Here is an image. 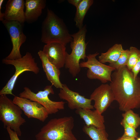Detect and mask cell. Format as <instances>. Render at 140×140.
Masks as SVG:
<instances>
[{
	"mask_svg": "<svg viewBox=\"0 0 140 140\" xmlns=\"http://www.w3.org/2000/svg\"><path fill=\"white\" fill-rule=\"evenodd\" d=\"M109 85L120 110L124 112L140 108V77L135 79L125 66L112 73Z\"/></svg>",
	"mask_w": 140,
	"mask_h": 140,
	"instance_id": "6da1fadb",
	"label": "cell"
},
{
	"mask_svg": "<svg viewBox=\"0 0 140 140\" xmlns=\"http://www.w3.org/2000/svg\"><path fill=\"white\" fill-rule=\"evenodd\" d=\"M73 40L63 19L47 9L46 17L42 24L41 42L46 44L57 42L66 46Z\"/></svg>",
	"mask_w": 140,
	"mask_h": 140,
	"instance_id": "7a4b0ae2",
	"label": "cell"
},
{
	"mask_svg": "<svg viewBox=\"0 0 140 140\" xmlns=\"http://www.w3.org/2000/svg\"><path fill=\"white\" fill-rule=\"evenodd\" d=\"M74 120L72 116L50 120L35 136L37 140H78L72 130Z\"/></svg>",
	"mask_w": 140,
	"mask_h": 140,
	"instance_id": "3957f363",
	"label": "cell"
},
{
	"mask_svg": "<svg viewBox=\"0 0 140 140\" xmlns=\"http://www.w3.org/2000/svg\"><path fill=\"white\" fill-rule=\"evenodd\" d=\"M87 31L85 25L77 32L71 34L73 39L70 44L72 51L70 54L66 53L65 66L73 77L80 72V60L85 61L87 58L86 51L87 43L85 41Z\"/></svg>",
	"mask_w": 140,
	"mask_h": 140,
	"instance_id": "277c9868",
	"label": "cell"
},
{
	"mask_svg": "<svg viewBox=\"0 0 140 140\" xmlns=\"http://www.w3.org/2000/svg\"><path fill=\"white\" fill-rule=\"evenodd\" d=\"M22 110L6 95L0 96V120L5 127H8L19 136L22 135L20 126L26 122L22 116Z\"/></svg>",
	"mask_w": 140,
	"mask_h": 140,
	"instance_id": "5b68a950",
	"label": "cell"
},
{
	"mask_svg": "<svg viewBox=\"0 0 140 140\" xmlns=\"http://www.w3.org/2000/svg\"><path fill=\"white\" fill-rule=\"evenodd\" d=\"M3 63L13 66L15 69V73L6 85L0 91V95L10 94L15 96L12 93L16 81L18 76L22 73L26 71L32 72L36 74L39 72L40 68L35 62L31 53L27 52L21 58L14 60H2Z\"/></svg>",
	"mask_w": 140,
	"mask_h": 140,
	"instance_id": "8992f818",
	"label": "cell"
},
{
	"mask_svg": "<svg viewBox=\"0 0 140 140\" xmlns=\"http://www.w3.org/2000/svg\"><path fill=\"white\" fill-rule=\"evenodd\" d=\"M54 93L51 85L46 86L43 90L39 91L37 93H34L29 88L25 87L23 91L19 93V96L38 102L46 109L49 115L55 114L65 108V102L54 101L49 98L48 95Z\"/></svg>",
	"mask_w": 140,
	"mask_h": 140,
	"instance_id": "52a82bcc",
	"label": "cell"
},
{
	"mask_svg": "<svg viewBox=\"0 0 140 140\" xmlns=\"http://www.w3.org/2000/svg\"><path fill=\"white\" fill-rule=\"evenodd\" d=\"M99 54L97 52L87 55V60L80 63L81 68H88L87 76L90 79H98L103 83L111 81L112 72L116 69L109 65L103 64L97 60L96 56Z\"/></svg>",
	"mask_w": 140,
	"mask_h": 140,
	"instance_id": "ba28073f",
	"label": "cell"
},
{
	"mask_svg": "<svg viewBox=\"0 0 140 140\" xmlns=\"http://www.w3.org/2000/svg\"><path fill=\"white\" fill-rule=\"evenodd\" d=\"M2 22L9 33L12 45L11 52L5 59L14 60L21 58L20 48L26 39L23 32V24L18 21H8L5 19Z\"/></svg>",
	"mask_w": 140,
	"mask_h": 140,
	"instance_id": "9c48e42d",
	"label": "cell"
},
{
	"mask_svg": "<svg viewBox=\"0 0 140 140\" xmlns=\"http://www.w3.org/2000/svg\"><path fill=\"white\" fill-rule=\"evenodd\" d=\"M12 101L28 118H36L44 122L49 115L46 109L37 102L15 96Z\"/></svg>",
	"mask_w": 140,
	"mask_h": 140,
	"instance_id": "30bf717a",
	"label": "cell"
},
{
	"mask_svg": "<svg viewBox=\"0 0 140 140\" xmlns=\"http://www.w3.org/2000/svg\"><path fill=\"white\" fill-rule=\"evenodd\" d=\"M58 95L60 99L67 102L68 106L71 110L94 108L91 99L86 98L79 93L71 90L66 84H63V87L60 89Z\"/></svg>",
	"mask_w": 140,
	"mask_h": 140,
	"instance_id": "8fae6325",
	"label": "cell"
},
{
	"mask_svg": "<svg viewBox=\"0 0 140 140\" xmlns=\"http://www.w3.org/2000/svg\"><path fill=\"white\" fill-rule=\"evenodd\" d=\"M95 110L102 114L115 100L114 94L109 84L103 83L96 88L90 95Z\"/></svg>",
	"mask_w": 140,
	"mask_h": 140,
	"instance_id": "7c38bea8",
	"label": "cell"
},
{
	"mask_svg": "<svg viewBox=\"0 0 140 140\" xmlns=\"http://www.w3.org/2000/svg\"><path fill=\"white\" fill-rule=\"evenodd\" d=\"M42 51L48 60L58 68L65 66L67 52L65 46L57 42L51 43L45 45Z\"/></svg>",
	"mask_w": 140,
	"mask_h": 140,
	"instance_id": "4fadbf2b",
	"label": "cell"
},
{
	"mask_svg": "<svg viewBox=\"0 0 140 140\" xmlns=\"http://www.w3.org/2000/svg\"><path fill=\"white\" fill-rule=\"evenodd\" d=\"M25 1L23 0H9L6 5L4 19L16 21L23 24L25 21L24 9Z\"/></svg>",
	"mask_w": 140,
	"mask_h": 140,
	"instance_id": "5bb4252c",
	"label": "cell"
},
{
	"mask_svg": "<svg viewBox=\"0 0 140 140\" xmlns=\"http://www.w3.org/2000/svg\"><path fill=\"white\" fill-rule=\"evenodd\" d=\"M38 55L41 60L44 71L45 73L47 80L57 88L61 89L63 84L60 81V69L57 68L48 60L45 54L42 50H39Z\"/></svg>",
	"mask_w": 140,
	"mask_h": 140,
	"instance_id": "9a60e30c",
	"label": "cell"
},
{
	"mask_svg": "<svg viewBox=\"0 0 140 140\" xmlns=\"http://www.w3.org/2000/svg\"><path fill=\"white\" fill-rule=\"evenodd\" d=\"M75 112L83 120L87 126L105 129L104 117L96 110L80 108L76 109Z\"/></svg>",
	"mask_w": 140,
	"mask_h": 140,
	"instance_id": "2e32d148",
	"label": "cell"
},
{
	"mask_svg": "<svg viewBox=\"0 0 140 140\" xmlns=\"http://www.w3.org/2000/svg\"><path fill=\"white\" fill-rule=\"evenodd\" d=\"M46 5L45 0H26L25 12V21L30 23L37 20L41 15Z\"/></svg>",
	"mask_w": 140,
	"mask_h": 140,
	"instance_id": "e0dca14e",
	"label": "cell"
},
{
	"mask_svg": "<svg viewBox=\"0 0 140 140\" xmlns=\"http://www.w3.org/2000/svg\"><path fill=\"white\" fill-rule=\"evenodd\" d=\"M123 50L122 44H115L106 52L101 53L98 57V60L104 64L107 62L109 64L115 63L117 61Z\"/></svg>",
	"mask_w": 140,
	"mask_h": 140,
	"instance_id": "ac0fdd59",
	"label": "cell"
},
{
	"mask_svg": "<svg viewBox=\"0 0 140 140\" xmlns=\"http://www.w3.org/2000/svg\"><path fill=\"white\" fill-rule=\"evenodd\" d=\"M93 2V0H82L79 5L76 8L74 20L75 22L76 26L79 29L83 26V22L85 15Z\"/></svg>",
	"mask_w": 140,
	"mask_h": 140,
	"instance_id": "d6986e66",
	"label": "cell"
},
{
	"mask_svg": "<svg viewBox=\"0 0 140 140\" xmlns=\"http://www.w3.org/2000/svg\"><path fill=\"white\" fill-rule=\"evenodd\" d=\"M82 130L92 140H110L108 138L105 129H98L92 126L87 127L85 125Z\"/></svg>",
	"mask_w": 140,
	"mask_h": 140,
	"instance_id": "ffe728a7",
	"label": "cell"
},
{
	"mask_svg": "<svg viewBox=\"0 0 140 140\" xmlns=\"http://www.w3.org/2000/svg\"><path fill=\"white\" fill-rule=\"evenodd\" d=\"M123 119L129 125L135 129L140 125V117L132 110H129L123 113Z\"/></svg>",
	"mask_w": 140,
	"mask_h": 140,
	"instance_id": "44dd1931",
	"label": "cell"
},
{
	"mask_svg": "<svg viewBox=\"0 0 140 140\" xmlns=\"http://www.w3.org/2000/svg\"><path fill=\"white\" fill-rule=\"evenodd\" d=\"M129 50L130 54L126 66L131 71L140 58V50L133 46H131Z\"/></svg>",
	"mask_w": 140,
	"mask_h": 140,
	"instance_id": "7402d4cb",
	"label": "cell"
},
{
	"mask_svg": "<svg viewBox=\"0 0 140 140\" xmlns=\"http://www.w3.org/2000/svg\"><path fill=\"white\" fill-rule=\"evenodd\" d=\"M130 54L129 49L124 50L117 61L115 63L109 64V66L118 69L126 66Z\"/></svg>",
	"mask_w": 140,
	"mask_h": 140,
	"instance_id": "603a6c76",
	"label": "cell"
},
{
	"mask_svg": "<svg viewBox=\"0 0 140 140\" xmlns=\"http://www.w3.org/2000/svg\"><path fill=\"white\" fill-rule=\"evenodd\" d=\"M124 129V132L122 136L137 138L138 133L136 129L128 125L123 119L120 122Z\"/></svg>",
	"mask_w": 140,
	"mask_h": 140,
	"instance_id": "cb8c5ba5",
	"label": "cell"
},
{
	"mask_svg": "<svg viewBox=\"0 0 140 140\" xmlns=\"http://www.w3.org/2000/svg\"><path fill=\"white\" fill-rule=\"evenodd\" d=\"M131 71L133 74L134 78L135 79L140 71V58H139Z\"/></svg>",
	"mask_w": 140,
	"mask_h": 140,
	"instance_id": "d4e9b609",
	"label": "cell"
},
{
	"mask_svg": "<svg viewBox=\"0 0 140 140\" xmlns=\"http://www.w3.org/2000/svg\"><path fill=\"white\" fill-rule=\"evenodd\" d=\"M10 140H20L17 133L9 127H6Z\"/></svg>",
	"mask_w": 140,
	"mask_h": 140,
	"instance_id": "484cf974",
	"label": "cell"
},
{
	"mask_svg": "<svg viewBox=\"0 0 140 140\" xmlns=\"http://www.w3.org/2000/svg\"><path fill=\"white\" fill-rule=\"evenodd\" d=\"M82 1V0H68L67 1L68 3L75 6L76 8L78 6Z\"/></svg>",
	"mask_w": 140,
	"mask_h": 140,
	"instance_id": "4316f807",
	"label": "cell"
},
{
	"mask_svg": "<svg viewBox=\"0 0 140 140\" xmlns=\"http://www.w3.org/2000/svg\"><path fill=\"white\" fill-rule=\"evenodd\" d=\"M4 1V0H0V20L2 22L4 20V13H2L1 11L2 5Z\"/></svg>",
	"mask_w": 140,
	"mask_h": 140,
	"instance_id": "83f0119b",
	"label": "cell"
},
{
	"mask_svg": "<svg viewBox=\"0 0 140 140\" xmlns=\"http://www.w3.org/2000/svg\"><path fill=\"white\" fill-rule=\"evenodd\" d=\"M117 140H136V138H134L123 137L122 136L119 137Z\"/></svg>",
	"mask_w": 140,
	"mask_h": 140,
	"instance_id": "f1b7e54d",
	"label": "cell"
},
{
	"mask_svg": "<svg viewBox=\"0 0 140 140\" xmlns=\"http://www.w3.org/2000/svg\"><path fill=\"white\" fill-rule=\"evenodd\" d=\"M136 140H140V138H137V139Z\"/></svg>",
	"mask_w": 140,
	"mask_h": 140,
	"instance_id": "f546056e",
	"label": "cell"
}]
</instances>
